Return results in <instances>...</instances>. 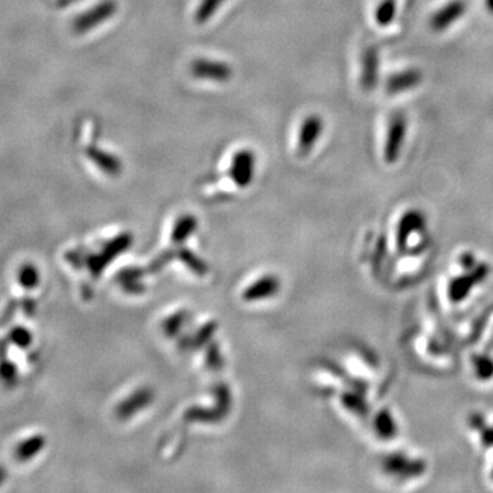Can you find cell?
I'll list each match as a JSON object with an SVG mask.
<instances>
[{
    "label": "cell",
    "mask_w": 493,
    "mask_h": 493,
    "mask_svg": "<svg viewBox=\"0 0 493 493\" xmlns=\"http://www.w3.org/2000/svg\"><path fill=\"white\" fill-rule=\"evenodd\" d=\"M379 73V56L376 47H367L360 56L359 81L365 91H372L376 87Z\"/></svg>",
    "instance_id": "cell-8"
},
{
    "label": "cell",
    "mask_w": 493,
    "mask_h": 493,
    "mask_svg": "<svg viewBox=\"0 0 493 493\" xmlns=\"http://www.w3.org/2000/svg\"><path fill=\"white\" fill-rule=\"evenodd\" d=\"M468 11V3L465 0H449L436 10L430 17V29L433 32L442 33L452 28L459 20L465 17Z\"/></svg>",
    "instance_id": "cell-6"
},
{
    "label": "cell",
    "mask_w": 493,
    "mask_h": 493,
    "mask_svg": "<svg viewBox=\"0 0 493 493\" xmlns=\"http://www.w3.org/2000/svg\"><path fill=\"white\" fill-rule=\"evenodd\" d=\"M85 155L104 174L118 176L122 171V167H123L122 161L113 152H109L106 150H102L99 147L92 145V147H88L85 150Z\"/></svg>",
    "instance_id": "cell-9"
},
{
    "label": "cell",
    "mask_w": 493,
    "mask_h": 493,
    "mask_svg": "<svg viewBox=\"0 0 493 493\" xmlns=\"http://www.w3.org/2000/svg\"><path fill=\"white\" fill-rule=\"evenodd\" d=\"M118 13V3L116 0H102L91 8L85 10L73 20L71 29L75 35H87L88 32L99 28L100 25L113 20Z\"/></svg>",
    "instance_id": "cell-1"
},
{
    "label": "cell",
    "mask_w": 493,
    "mask_h": 493,
    "mask_svg": "<svg viewBox=\"0 0 493 493\" xmlns=\"http://www.w3.org/2000/svg\"><path fill=\"white\" fill-rule=\"evenodd\" d=\"M325 130V122L324 118L318 114H310L303 119L298 140H296V154L300 158H305L311 154V151L315 148L318 141L321 140Z\"/></svg>",
    "instance_id": "cell-4"
},
{
    "label": "cell",
    "mask_w": 493,
    "mask_h": 493,
    "mask_svg": "<svg viewBox=\"0 0 493 493\" xmlns=\"http://www.w3.org/2000/svg\"><path fill=\"white\" fill-rule=\"evenodd\" d=\"M11 339L14 343H17L21 347H26L30 343V334L24 330V328H17V330L13 331Z\"/></svg>",
    "instance_id": "cell-14"
},
{
    "label": "cell",
    "mask_w": 493,
    "mask_h": 493,
    "mask_svg": "<svg viewBox=\"0 0 493 493\" xmlns=\"http://www.w3.org/2000/svg\"><path fill=\"white\" fill-rule=\"evenodd\" d=\"M485 7H487L488 13L493 16V0H485Z\"/></svg>",
    "instance_id": "cell-15"
},
{
    "label": "cell",
    "mask_w": 493,
    "mask_h": 493,
    "mask_svg": "<svg viewBox=\"0 0 493 493\" xmlns=\"http://www.w3.org/2000/svg\"><path fill=\"white\" fill-rule=\"evenodd\" d=\"M257 155L252 150L243 148L237 151L229 166V177L240 188L248 187L255 177Z\"/></svg>",
    "instance_id": "cell-5"
},
{
    "label": "cell",
    "mask_w": 493,
    "mask_h": 493,
    "mask_svg": "<svg viewBox=\"0 0 493 493\" xmlns=\"http://www.w3.org/2000/svg\"><path fill=\"white\" fill-rule=\"evenodd\" d=\"M228 0H200L193 16L195 24L205 25L222 8Z\"/></svg>",
    "instance_id": "cell-10"
},
{
    "label": "cell",
    "mask_w": 493,
    "mask_h": 493,
    "mask_svg": "<svg viewBox=\"0 0 493 493\" xmlns=\"http://www.w3.org/2000/svg\"><path fill=\"white\" fill-rule=\"evenodd\" d=\"M398 8V0H382L376 8V23L378 26H388L392 24Z\"/></svg>",
    "instance_id": "cell-11"
},
{
    "label": "cell",
    "mask_w": 493,
    "mask_h": 493,
    "mask_svg": "<svg viewBox=\"0 0 493 493\" xmlns=\"http://www.w3.org/2000/svg\"><path fill=\"white\" fill-rule=\"evenodd\" d=\"M44 444H46V440H43V437H40V436L32 437L17 446L16 456L20 462H26L28 459L35 456Z\"/></svg>",
    "instance_id": "cell-12"
},
{
    "label": "cell",
    "mask_w": 493,
    "mask_h": 493,
    "mask_svg": "<svg viewBox=\"0 0 493 493\" xmlns=\"http://www.w3.org/2000/svg\"><path fill=\"white\" fill-rule=\"evenodd\" d=\"M18 280H20L21 286H24V288H28V289L35 288L37 285V282H39V273H37L36 267H33V266H25V267H23L20 270Z\"/></svg>",
    "instance_id": "cell-13"
},
{
    "label": "cell",
    "mask_w": 493,
    "mask_h": 493,
    "mask_svg": "<svg viewBox=\"0 0 493 493\" xmlns=\"http://www.w3.org/2000/svg\"><path fill=\"white\" fill-rule=\"evenodd\" d=\"M407 130H408V121L407 117L401 113H394L389 118L385 144L382 148V157L388 164H396L399 161L404 141L407 139Z\"/></svg>",
    "instance_id": "cell-3"
},
{
    "label": "cell",
    "mask_w": 493,
    "mask_h": 493,
    "mask_svg": "<svg viewBox=\"0 0 493 493\" xmlns=\"http://www.w3.org/2000/svg\"><path fill=\"white\" fill-rule=\"evenodd\" d=\"M3 477H4V471H3V470L0 469V482H1V480H3Z\"/></svg>",
    "instance_id": "cell-16"
},
{
    "label": "cell",
    "mask_w": 493,
    "mask_h": 493,
    "mask_svg": "<svg viewBox=\"0 0 493 493\" xmlns=\"http://www.w3.org/2000/svg\"><path fill=\"white\" fill-rule=\"evenodd\" d=\"M422 81L423 74L420 69H404L389 75L387 80V92L389 95L406 94L418 88Z\"/></svg>",
    "instance_id": "cell-7"
},
{
    "label": "cell",
    "mask_w": 493,
    "mask_h": 493,
    "mask_svg": "<svg viewBox=\"0 0 493 493\" xmlns=\"http://www.w3.org/2000/svg\"><path fill=\"white\" fill-rule=\"evenodd\" d=\"M189 73L195 80L226 84L233 78V68L225 61L214 58H196L189 65Z\"/></svg>",
    "instance_id": "cell-2"
}]
</instances>
